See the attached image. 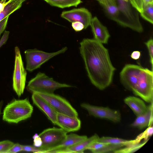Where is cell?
<instances>
[{"mask_svg":"<svg viewBox=\"0 0 153 153\" xmlns=\"http://www.w3.org/2000/svg\"><path fill=\"white\" fill-rule=\"evenodd\" d=\"M80 53L92 84L103 90L111 83L115 68L108 50L94 39L85 38L80 43Z\"/></svg>","mask_w":153,"mask_h":153,"instance_id":"1","label":"cell"},{"mask_svg":"<svg viewBox=\"0 0 153 153\" xmlns=\"http://www.w3.org/2000/svg\"><path fill=\"white\" fill-rule=\"evenodd\" d=\"M33 111V107L27 98L14 99L4 109L2 119L9 123H17L30 117Z\"/></svg>","mask_w":153,"mask_h":153,"instance_id":"2","label":"cell"},{"mask_svg":"<svg viewBox=\"0 0 153 153\" xmlns=\"http://www.w3.org/2000/svg\"><path fill=\"white\" fill-rule=\"evenodd\" d=\"M73 87L69 84L57 82L44 73L40 72L29 81L27 88L32 93L37 91L53 93L57 89Z\"/></svg>","mask_w":153,"mask_h":153,"instance_id":"3","label":"cell"},{"mask_svg":"<svg viewBox=\"0 0 153 153\" xmlns=\"http://www.w3.org/2000/svg\"><path fill=\"white\" fill-rule=\"evenodd\" d=\"M67 50V47L53 52H46L36 48L26 50L24 52L26 63V69L29 72H32L40 68L50 59L64 53Z\"/></svg>","mask_w":153,"mask_h":153,"instance_id":"4","label":"cell"},{"mask_svg":"<svg viewBox=\"0 0 153 153\" xmlns=\"http://www.w3.org/2000/svg\"><path fill=\"white\" fill-rule=\"evenodd\" d=\"M132 91L145 101L150 103L153 102V71L143 68L137 85Z\"/></svg>","mask_w":153,"mask_h":153,"instance_id":"5","label":"cell"},{"mask_svg":"<svg viewBox=\"0 0 153 153\" xmlns=\"http://www.w3.org/2000/svg\"><path fill=\"white\" fill-rule=\"evenodd\" d=\"M118 1V13L114 20L123 26L128 27L138 32H143L142 26L138 19L134 16L131 7L128 3V1Z\"/></svg>","mask_w":153,"mask_h":153,"instance_id":"6","label":"cell"},{"mask_svg":"<svg viewBox=\"0 0 153 153\" xmlns=\"http://www.w3.org/2000/svg\"><path fill=\"white\" fill-rule=\"evenodd\" d=\"M67 133L61 128L53 127L43 130L39 134L42 142L39 147L42 151V153H48L59 145L65 139Z\"/></svg>","mask_w":153,"mask_h":153,"instance_id":"7","label":"cell"},{"mask_svg":"<svg viewBox=\"0 0 153 153\" xmlns=\"http://www.w3.org/2000/svg\"><path fill=\"white\" fill-rule=\"evenodd\" d=\"M15 59L13 78L14 90L19 97L24 91L26 82L27 71L25 69L20 50L16 46L15 48Z\"/></svg>","mask_w":153,"mask_h":153,"instance_id":"8","label":"cell"},{"mask_svg":"<svg viewBox=\"0 0 153 153\" xmlns=\"http://www.w3.org/2000/svg\"><path fill=\"white\" fill-rule=\"evenodd\" d=\"M33 92L38 94L48 102L57 112L73 117H78V114L76 109L68 101L61 96L54 93Z\"/></svg>","mask_w":153,"mask_h":153,"instance_id":"9","label":"cell"},{"mask_svg":"<svg viewBox=\"0 0 153 153\" xmlns=\"http://www.w3.org/2000/svg\"><path fill=\"white\" fill-rule=\"evenodd\" d=\"M81 106L88 111L89 114L95 117L109 120L114 123H118L121 120V115L117 110L108 107L99 106L82 103Z\"/></svg>","mask_w":153,"mask_h":153,"instance_id":"10","label":"cell"},{"mask_svg":"<svg viewBox=\"0 0 153 153\" xmlns=\"http://www.w3.org/2000/svg\"><path fill=\"white\" fill-rule=\"evenodd\" d=\"M143 67L140 65L132 64L126 65L120 74L122 84L127 89L132 91L136 87Z\"/></svg>","mask_w":153,"mask_h":153,"instance_id":"11","label":"cell"},{"mask_svg":"<svg viewBox=\"0 0 153 153\" xmlns=\"http://www.w3.org/2000/svg\"><path fill=\"white\" fill-rule=\"evenodd\" d=\"M61 16L71 22H79L82 23L84 25V29L90 25L93 18L91 13L84 7L63 11Z\"/></svg>","mask_w":153,"mask_h":153,"instance_id":"12","label":"cell"},{"mask_svg":"<svg viewBox=\"0 0 153 153\" xmlns=\"http://www.w3.org/2000/svg\"><path fill=\"white\" fill-rule=\"evenodd\" d=\"M56 125L68 133L79 130L81 121L78 117H73L57 112Z\"/></svg>","mask_w":153,"mask_h":153,"instance_id":"13","label":"cell"},{"mask_svg":"<svg viewBox=\"0 0 153 153\" xmlns=\"http://www.w3.org/2000/svg\"><path fill=\"white\" fill-rule=\"evenodd\" d=\"M32 93L31 97L33 103L45 114L53 124L56 125L57 112L41 97L34 92Z\"/></svg>","mask_w":153,"mask_h":153,"instance_id":"14","label":"cell"},{"mask_svg":"<svg viewBox=\"0 0 153 153\" xmlns=\"http://www.w3.org/2000/svg\"><path fill=\"white\" fill-rule=\"evenodd\" d=\"M91 25L94 39L102 44L107 43L110 35L106 27L104 26L97 18H92Z\"/></svg>","mask_w":153,"mask_h":153,"instance_id":"15","label":"cell"},{"mask_svg":"<svg viewBox=\"0 0 153 153\" xmlns=\"http://www.w3.org/2000/svg\"><path fill=\"white\" fill-rule=\"evenodd\" d=\"M153 102L147 106L146 111L144 114L137 116L135 120L131 124L132 127L142 129L151 126L153 121Z\"/></svg>","mask_w":153,"mask_h":153,"instance_id":"16","label":"cell"},{"mask_svg":"<svg viewBox=\"0 0 153 153\" xmlns=\"http://www.w3.org/2000/svg\"><path fill=\"white\" fill-rule=\"evenodd\" d=\"M99 137L97 134L78 143L67 148L57 151L56 153H83L86 148L92 143L97 141Z\"/></svg>","mask_w":153,"mask_h":153,"instance_id":"17","label":"cell"},{"mask_svg":"<svg viewBox=\"0 0 153 153\" xmlns=\"http://www.w3.org/2000/svg\"><path fill=\"white\" fill-rule=\"evenodd\" d=\"M124 101L137 117L144 114L147 110V106L142 100L139 98L129 96L125 98Z\"/></svg>","mask_w":153,"mask_h":153,"instance_id":"18","label":"cell"},{"mask_svg":"<svg viewBox=\"0 0 153 153\" xmlns=\"http://www.w3.org/2000/svg\"><path fill=\"white\" fill-rule=\"evenodd\" d=\"M87 138L86 135H79L72 133L67 134L65 139L59 145L49 151L48 153H55L57 151L72 146Z\"/></svg>","mask_w":153,"mask_h":153,"instance_id":"19","label":"cell"},{"mask_svg":"<svg viewBox=\"0 0 153 153\" xmlns=\"http://www.w3.org/2000/svg\"><path fill=\"white\" fill-rule=\"evenodd\" d=\"M97 141L110 144L122 145L124 146L137 143L135 142L134 140H127L117 137H99Z\"/></svg>","mask_w":153,"mask_h":153,"instance_id":"20","label":"cell"},{"mask_svg":"<svg viewBox=\"0 0 153 153\" xmlns=\"http://www.w3.org/2000/svg\"><path fill=\"white\" fill-rule=\"evenodd\" d=\"M23 2L12 0L6 5L3 10L0 13V22L19 8Z\"/></svg>","mask_w":153,"mask_h":153,"instance_id":"21","label":"cell"},{"mask_svg":"<svg viewBox=\"0 0 153 153\" xmlns=\"http://www.w3.org/2000/svg\"><path fill=\"white\" fill-rule=\"evenodd\" d=\"M50 5L61 8L77 7L82 2L81 0H44Z\"/></svg>","mask_w":153,"mask_h":153,"instance_id":"22","label":"cell"},{"mask_svg":"<svg viewBox=\"0 0 153 153\" xmlns=\"http://www.w3.org/2000/svg\"><path fill=\"white\" fill-rule=\"evenodd\" d=\"M148 140L144 141L142 143L133 144L124 148H121L115 151V153H130L135 152L142 147L148 142Z\"/></svg>","mask_w":153,"mask_h":153,"instance_id":"23","label":"cell"},{"mask_svg":"<svg viewBox=\"0 0 153 153\" xmlns=\"http://www.w3.org/2000/svg\"><path fill=\"white\" fill-rule=\"evenodd\" d=\"M131 6L140 13L148 5L153 3V0H128Z\"/></svg>","mask_w":153,"mask_h":153,"instance_id":"24","label":"cell"},{"mask_svg":"<svg viewBox=\"0 0 153 153\" xmlns=\"http://www.w3.org/2000/svg\"><path fill=\"white\" fill-rule=\"evenodd\" d=\"M142 17L152 24L153 23V3L145 7L140 13Z\"/></svg>","mask_w":153,"mask_h":153,"instance_id":"25","label":"cell"},{"mask_svg":"<svg viewBox=\"0 0 153 153\" xmlns=\"http://www.w3.org/2000/svg\"><path fill=\"white\" fill-rule=\"evenodd\" d=\"M153 127L152 126H149L143 132L139 134L134 139L137 143H139L143 139L144 141L148 140L149 138L153 134Z\"/></svg>","mask_w":153,"mask_h":153,"instance_id":"26","label":"cell"},{"mask_svg":"<svg viewBox=\"0 0 153 153\" xmlns=\"http://www.w3.org/2000/svg\"><path fill=\"white\" fill-rule=\"evenodd\" d=\"M14 144L13 142L8 140L0 141V153H6Z\"/></svg>","mask_w":153,"mask_h":153,"instance_id":"27","label":"cell"},{"mask_svg":"<svg viewBox=\"0 0 153 153\" xmlns=\"http://www.w3.org/2000/svg\"><path fill=\"white\" fill-rule=\"evenodd\" d=\"M148 49L150 56V61L152 67V71L153 68V40L152 38L149 39L145 43Z\"/></svg>","mask_w":153,"mask_h":153,"instance_id":"28","label":"cell"},{"mask_svg":"<svg viewBox=\"0 0 153 153\" xmlns=\"http://www.w3.org/2000/svg\"><path fill=\"white\" fill-rule=\"evenodd\" d=\"M22 151L42 153V151L39 147L34 146L22 145Z\"/></svg>","mask_w":153,"mask_h":153,"instance_id":"29","label":"cell"},{"mask_svg":"<svg viewBox=\"0 0 153 153\" xmlns=\"http://www.w3.org/2000/svg\"><path fill=\"white\" fill-rule=\"evenodd\" d=\"M22 151V145L18 143H14L6 153H15Z\"/></svg>","mask_w":153,"mask_h":153,"instance_id":"30","label":"cell"},{"mask_svg":"<svg viewBox=\"0 0 153 153\" xmlns=\"http://www.w3.org/2000/svg\"><path fill=\"white\" fill-rule=\"evenodd\" d=\"M71 25L73 29L76 32L80 31L84 29L83 24L79 22H72Z\"/></svg>","mask_w":153,"mask_h":153,"instance_id":"31","label":"cell"},{"mask_svg":"<svg viewBox=\"0 0 153 153\" xmlns=\"http://www.w3.org/2000/svg\"><path fill=\"white\" fill-rule=\"evenodd\" d=\"M33 145L37 147H40L42 144V142L40 137L37 134H35L33 136Z\"/></svg>","mask_w":153,"mask_h":153,"instance_id":"32","label":"cell"},{"mask_svg":"<svg viewBox=\"0 0 153 153\" xmlns=\"http://www.w3.org/2000/svg\"><path fill=\"white\" fill-rule=\"evenodd\" d=\"M9 16H7L0 22V37L6 28Z\"/></svg>","mask_w":153,"mask_h":153,"instance_id":"33","label":"cell"},{"mask_svg":"<svg viewBox=\"0 0 153 153\" xmlns=\"http://www.w3.org/2000/svg\"><path fill=\"white\" fill-rule=\"evenodd\" d=\"M10 32L8 31L5 30L4 33L0 40V48L5 44L9 37Z\"/></svg>","mask_w":153,"mask_h":153,"instance_id":"34","label":"cell"},{"mask_svg":"<svg viewBox=\"0 0 153 153\" xmlns=\"http://www.w3.org/2000/svg\"><path fill=\"white\" fill-rule=\"evenodd\" d=\"M103 7H106L114 4L116 0H97Z\"/></svg>","mask_w":153,"mask_h":153,"instance_id":"35","label":"cell"},{"mask_svg":"<svg viewBox=\"0 0 153 153\" xmlns=\"http://www.w3.org/2000/svg\"><path fill=\"white\" fill-rule=\"evenodd\" d=\"M141 55V52L136 51H133L131 53L130 56L133 59L137 60L139 59Z\"/></svg>","mask_w":153,"mask_h":153,"instance_id":"36","label":"cell"},{"mask_svg":"<svg viewBox=\"0 0 153 153\" xmlns=\"http://www.w3.org/2000/svg\"><path fill=\"white\" fill-rule=\"evenodd\" d=\"M12 0H8L7 1L6 0H0V13L3 10L6 5Z\"/></svg>","mask_w":153,"mask_h":153,"instance_id":"37","label":"cell"},{"mask_svg":"<svg viewBox=\"0 0 153 153\" xmlns=\"http://www.w3.org/2000/svg\"><path fill=\"white\" fill-rule=\"evenodd\" d=\"M3 104V100H1L0 102V115L1 114V111L2 107Z\"/></svg>","mask_w":153,"mask_h":153,"instance_id":"38","label":"cell"},{"mask_svg":"<svg viewBox=\"0 0 153 153\" xmlns=\"http://www.w3.org/2000/svg\"><path fill=\"white\" fill-rule=\"evenodd\" d=\"M15 1H21L23 2L24 1H25L26 0H13Z\"/></svg>","mask_w":153,"mask_h":153,"instance_id":"39","label":"cell"},{"mask_svg":"<svg viewBox=\"0 0 153 153\" xmlns=\"http://www.w3.org/2000/svg\"><path fill=\"white\" fill-rule=\"evenodd\" d=\"M123 0V1H127H127H128V0Z\"/></svg>","mask_w":153,"mask_h":153,"instance_id":"40","label":"cell"},{"mask_svg":"<svg viewBox=\"0 0 153 153\" xmlns=\"http://www.w3.org/2000/svg\"></svg>","mask_w":153,"mask_h":153,"instance_id":"41","label":"cell"}]
</instances>
